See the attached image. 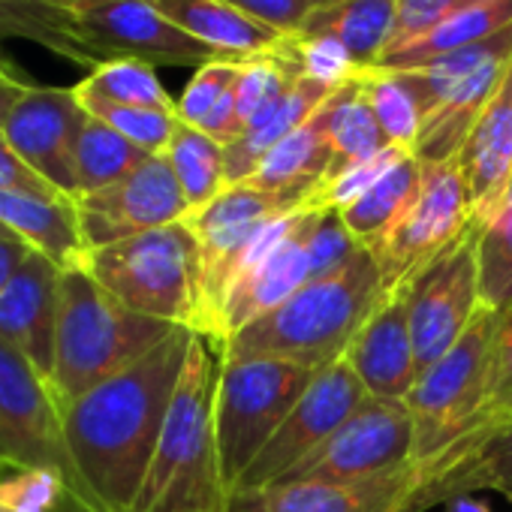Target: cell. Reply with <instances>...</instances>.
<instances>
[{
  "label": "cell",
  "instance_id": "52",
  "mask_svg": "<svg viewBox=\"0 0 512 512\" xmlns=\"http://www.w3.org/2000/svg\"><path fill=\"white\" fill-rule=\"evenodd\" d=\"M67 512H100L97 506H91V503H76L73 509H67Z\"/></svg>",
  "mask_w": 512,
  "mask_h": 512
},
{
  "label": "cell",
  "instance_id": "49",
  "mask_svg": "<svg viewBox=\"0 0 512 512\" xmlns=\"http://www.w3.org/2000/svg\"><path fill=\"white\" fill-rule=\"evenodd\" d=\"M49 4L58 10H67V13H85V10H94L103 4H115V0H49Z\"/></svg>",
  "mask_w": 512,
  "mask_h": 512
},
{
  "label": "cell",
  "instance_id": "37",
  "mask_svg": "<svg viewBox=\"0 0 512 512\" xmlns=\"http://www.w3.org/2000/svg\"><path fill=\"white\" fill-rule=\"evenodd\" d=\"M284 52L290 55V61L296 64L299 76L320 82L332 91H338L341 85H347L350 79H356V73L362 70L353 55L344 49L341 40L329 37V34H287L284 37Z\"/></svg>",
  "mask_w": 512,
  "mask_h": 512
},
{
  "label": "cell",
  "instance_id": "24",
  "mask_svg": "<svg viewBox=\"0 0 512 512\" xmlns=\"http://www.w3.org/2000/svg\"><path fill=\"white\" fill-rule=\"evenodd\" d=\"M332 166H335L332 142L326 136V124L317 109L311 121H305L296 133L278 142L241 184L284 196L305 208L308 196L329 178Z\"/></svg>",
  "mask_w": 512,
  "mask_h": 512
},
{
  "label": "cell",
  "instance_id": "6",
  "mask_svg": "<svg viewBox=\"0 0 512 512\" xmlns=\"http://www.w3.org/2000/svg\"><path fill=\"white\" fill-rule=\"evenodd\" d=\"M314 377L317 371L305 365L269 356L217 359L214 446L220 479L229 494L314 383Z\"/></svg>",
  "mask_w": 512,
  "mask_h": 512
},
{
  "label": "cell",
  "instance_id": "53",
  "mask_svg": "<svg viewBox=\"0 0 512 512\" xmlns=\"http://www.w3.org/2000/svg\"><path fill=\"white\" fill-rule=\"evenodd\" d=\"M320 4H329V0H314V7H320Z\"/></svg>",
  "mask_w": 512,
  "mask_h": 512
},
{
  "label": "cell",
  "instance_id": "39",
  "mask_svg": "<svg viewBox=\"0 0 512 512\" xmlns=\"http://www.w3.org/2000/svg\"><path fill=\"white\" fill-rule=\"evenodd\" d=\"M238 70H241V61H235V58H220L214 64L199 67L193 73V79L187 82L184 94L175 100L178 121L199 130L214 115V109L235 91Z\"/></svg>",
  "mask_w": 512,
  "mask_h": 512
},
{
  "label": "cell",
  "instance_id": "50",
  "mask_svg": "<svg viewBox=\"0 0 512 512\" xmlns=\"http://www.w3.org/2000/svg\"><path fill=\"white\" fill-rule=\"evenodd\" d=\"M488 226H512V187H509V193H506V199H503L497 217H494ZM488 226H485V229H488Z\"/></svg>",
  "mask_w": 512,
  "mask_h": 512
},
{
  "label": "cell",
  "instance_id": "30",
  "mask_svg": "<svg viewBox=\"0 0 512 512\" xmlns=\"http://www.w3.org/2000/svg\"><path fill=\"white\" fill-rule=\"evenodd\" d=\"M356 85H359L362 97L368 100L386 142L413 154L425 112H422V100H419L410 76L404 70L365 67L356 73Z\"/></svg>",
  "mask_w": 512,
  "mask_h": 512
},
{
  "label": "cell",
  "instance_id": "27",
  "mask_svg": "<svg viewBox=\"0 0 512 512\" xmlns=\"http://www.w3.org/2000/svg\"><path fill=\"white\" fill-rule=\"evenodd\" d=\"M398 19V0H329L308 13L302 34H329L365 70L386 55Z\"/></svg>",
  "mask_w": 512,
  "mask_h": 512
},
{
  "label": "cell",
  "instance_id": "17",
  "mask_svg": "<svg viewBox=\"0 0 512 512\" xmlns=\"http://www.w3.org/2000/svg\"><path fill=\"white\" fill-rule=\"evenodd\" d=\"M88 121L73 88H40L13 106L0 133L7 136L13 151L61 196L76 199V139Z\"/></svg>",
  "mask_w": 512,
  "mask_h": 512
},
{
  "label": "cell",
  "instance_id": "3",
  "mask_svg": "<svg viewBox=\"0 0 512 512\" xmlns=\"http://www.w3.org/2000/svg\"><path fill=\"white\" fill-rule=\"evenodd\" d=\"M217 356L193 335L148 476L130 512H229L214 446Z\"/></svg>",
  "mask_w": 512,
  "mask_h": 512
},
{
  "label": "cell",
  "instance_id": "13",
  "mask_svg": "<svg viewBox=\"0 0 512 512\" xmlns=\"http://www.w3.org/2000/svg\"><path fill=\"white\" fill-rule=\"evenodd\" d=\"M365 398H368L365 386L344 362L317 371L314 383L296 401V407L272 434V440L263 446V452L244 470L232 494L260 491L275 482H284L362 407Z\"/></svg>",
  "mask_w": 512,
  "mask_h": 512
},
{
  "label": "cell",
  "instance_id": "14",
  "mask_svg": "<svg viewBox=\"0 0 512 512\" xmlns=\"http://www.w3.org/2000/svg\"><path fill=\"white\" fill-rule=\"evenodd\" d=\"M0 461L58 470L85 494L64 443L61 407L49 383L7 341H0Z\"/></svg>",
  "mask_w": 512,
  "mask_h": 512
},
{
  "label": "cell",
  "instance_id": "20",
  "mask_svg": "<svg viewBox=\"0 0 512 512\" xmlns=\"http://www.w3.org/2000/svg\"><path fill=\"white\" fill-rule=\"evenodd\" d=\"M61 272L43 253L31 250L22 269L0 293V341L16 347L52 389L55 335L61 311Z\"/></svg>",
  "mask_w": 512,
  "mask_h": 512
},
{
  "label": "cell",
  "instance_id": "22",
  "mask_svg": "<svg viewBox=\"0 0 512 512\" xmlns=\"http://www.w3.org/2000/svg\"><path fill=\"white\" fill-rule=\"evenodd\" d=\"M455 163L467 187L473 223L485 229L512 187V67L476 118Z\"/></svg>",
  "mask_w": 512,
  "mask_h": 512
},
{
  "label": "cell",
  "instance_id": "25",
  "mask_svg": "<svg viewBox=\"0 0 512 512\" xmlns=\"http://www.w3.org/2000/svg\"><path fill=\"white\" fill-rule=\"evenodd\" d=\"M175 28L214 49L223 58H253L281 46L284 34L253 22L250 16L232 10L223 0H148Z\"/></svg>",
  "mask_w": 512,
  "mask_h": 512
},
{
  "label": "cell",
  "instance_id": "4",
  "mask_svg": "<svg viewBox=\"0 0 512 512\" xmlns=\"http://www.w3.org/2000/svg\"><path fill=\"white\" fill-rule=\"evenodd\" d=\"M178 326L142 317L106 293L82 266L61 272L52 395L58 407L79 401L100 383L148 356Z\"/></svg>",
  "mask_w": 512,
  "mask_h": 512
},
{
  "label": "cell",
  "instance_id": "1",
  "mask_svg": "<svg viewBox=\"0 0 512 512\" xmlns=\"http://www.w3.org/2000/svg\"><path fill=\"white\" fill-rule=\"evenodd\" d=\"M178 326L148 356L61 410L73 470L100 512H130L157 452L187 350Z\"/></svg>",
  "mask_w": 512,
  "mask_h": 512
},
{
  "label": "cell",
  "instance_id": "21",
  "mask_svg": "<svg viewBox=\"0 0 512 512\" xmlns=\"http://www.w3.org/2000/svg\"><path fill=\"white\" fill-rule=\"evenodd\" d=\"M371 398L407 401L416 377V347L407 320V290L383 293L365 326L350 341L341 359Z\"/></svg>",
  "mask_w": 512,
  "mask_h": 512
},
{
  "label": "cell",
  "instance_id": "32",
  "mask_svg": "<svg viewBox=\"0 0 512 512\" xmlns=\"http://www.w3.org/2000/svg\"><path fill=\"white\" fill-rule=\"evenodd\" d=\"M163 154L181 184V193H184L190 211L208 205L214 196H220L229 187L223 145L217 139H211L208 133H202L190 124H178V130Z\"/></svg>",
  "mask_w": 512,
  "mask_h": 512
},
{
  "label": "cell",
  "instance_id": "16",
  "mask_svg": "<svg viewBox=\"0 0 512 512\" xmlns=\"http://www.w3.org/2000/svg\"><path fill=\"white\" fill-rule=\"evenodd\" d=\"M73 205L85 253L178 223L190 211L166 154H151L127 178L115 181L112 187L76 196Z\"/></svg>",
  "mask_w": 512,
  "mask_h": 512
},
{
  "label": "cell",
  "instance_id": "19",
  "mask_svg": "<svg viewBox=\"0 0 512 512\" xmlns=\"http://www.w3.org/2000/svg\"><path fill=\"white\" fill-rule=\"evenodd\" d=\"M419 470L416 461L356 482H278L229 494V512H404Z\"/></svg>",
  "mask_w": 512,
  "mask_h": 512
},
{
  "label": "cell",
  "instance_id": "51",
  "mask_svg": "<svg viewBox=\"0 0 512 512\" xmlns=\"http://www.w3.org/2000/svg\"><path fill=\"white\" fill-rule=\"evenodd\" d=\"M0 73H16L13 64H10V58H7L4 52H0Z\"/></svg>",
  "mask_w": 512,
  "mask_h": 512
},
{
  "label": "cell",
  "instance_id": "47",
  "mask_svg": "<svg viewBox=\"0 0 512 512\" xmlns=\"http://www.w3.org/2000/svg\"><path fill=\"white\" fill-rule=\"evenodd\" d=\"M31 91V82H25L19 73H0V127H4L7 115L13 112V106Z\"/></svg>",
  "mask_w": 512,
  "mask_h": 512
},
{
  "label": "cell",
  "instance_id": "36",
  "mask_svg": "<svg viewBox=\"0 0 512 512\" xmlns=\"http://www.w3.org/2000/svg\"><path fill=\"white\" fill-rule=\"evenodd\" d=\"M79 103L91 118L109 124L115 133H121L127 142H133L145 154H163L169 148L178 124H181L178 112L145 109V106H121V103L94 100V97H79Z\"/></svg>",
  "mask_w": 512,
  "mask_h": 512
},
{
  "label": "cell",
  "instance_id": "43",
  "mask_svg": "<svg viewBox=\"0 0 512 512\" xmlns=\"http://www.w3.org/2000/svg\"><path fill=\"white\" fill-rule=\"evenodd\" d=\"M464 4H467V0H398L395 34H392V43H389L386 55L404 49L413 40H419L422 34H428L437 22H443L449 13H455Z\"/></svg>",
  "mask_w": 512,
  "mask_h": 512
},
{
  "label": "cell",
  "instance_id": "23",
  "mask_svg": "<svg viewBox=\"0 0 512 512\" xmlns=\"http://www.w3.org/2000/svg\"><path fill=\"white\" fill-rule=\"evenodd\" d=\"M0 226L19 235L31 250L43 253L64 272L82 266L85 241L79 232L76 205L67 196L0 190Z\"/></svg>",
  "mask_w": 512,
  "mask_h": 512
},
{
  "label": "cell",
  "instance_id": "38",
  "mask_svg": "<svg viewBox=\"0 0 512 512\" xmlns=\"http://www.w3.org/2000/svg\"><path fill=\"white\" fill-rule=\"evenodd\" d=\"M410 151H401L395 145L383 148L380 154L368 157V160H359V163H350L338 172H332L305 202V208L311 211H335L341 214L344 208H350L356 199H362L401 157H407Z\"/></svg>",
  "mask_w": 512,
  "mask_h": 512
},
{
  "label": "cell",
  "instance_id": "26",
  "mask_svg": "<svg viewBox=\"0 0 512 512\" xmlns=\"http://www.w3.org/2000/svg\"><path fill=\"white\" fill-rule=\"evenodd\" d=\"M335 91L311 82L305 76H299L290 91L256 121H250L244 127V133L223 148L226 154V184H241L250 178V172L260 166V160L278 145L284 142L290 133H296L305 121L314 118V112L332 97Z\"/></svg>",
  "mask_w": 512,
  "mask_h": 512
},
{
  "label": "cell",
  "instance_id": "35",
  "mask_svg": "<svg viewBox=\"0 0 512 512\" xmlns=\"http://www.w3.org/2000/svg\"><path fill=\"white\" fill-rule=\"evenodd\" d=\"M296 79H299V70L284 52V40L272 52L244 58L238 70V82H235V103H238L241 127H247L263 112H269L290 91Z\"/></svg>",
  "mask_w": 512,
  "mask_h": 512
},
{
  "label": "cell",
  "instance_id": "46",
  "mask_svg": "<svg viewBox=\"0 0 512 512\" xmlns=\"http://www.w3.org/2000/svg\"><path fill=\"white\" fill-rule=\"evenodd\" d=\"M28 253H31V247L19 235H13L10 229L0 226V293L7 290L13 275L22 269V263L28 260Z\"/></svg>",
  "mask_w": 512,
  "mask_h": 512
},
{
  "label": "cell",
  "instance_id": "5",
  "mask_svg": "<svg viewBox=\"0 0 512 512\" xmlns=\"http://www.w3.org/2000/svg\"><path fill=\"white\" fill-rule=\"evenodd\" d=\"M82 269L130 311L193 332L199 311V256L184 220L88 250Z\"/></svg>",
  "mask_w": 512,
  "mask_h": 512
},
{
  "label": "cell",
  "instance_id": "7",
  "mask_svg": "<svg viewBox=\"0 0 512 512\" xmlns=\"http://www.w3.org/2000/svg\"><path fill=\"white\" fill-rule=\"evenodd\" d=\"M49 52L97 67L106 61H145L151 67H205L220 61L214 49L202 46L175 28L148 0H115L85 13H67L58 22Z\"/></svg>",
  "mask_w": 512,
  "mask_h": 512
},
{
  "label": "cell",
  "instance_id": "29",
  "mask_svg": "<svg viewBox=\"0 0 512 512\" xmlns=\"http://www.w3.org/2000/svg\"><path fill=\"white\" fill-rule=\"evenodd\" d=\"M422 184V163L416 154L401 157L362 199L341 211V220L353 241L371 250L410 208Z\"/></svg>",
  "mask_w": 512,
  "mask_h": 512
},
{
  "label": "cell",
  "instance_id": "2",
  "mask_svg": "<svg viewBox=\"0 0 512 512\" xmlns=\"http://www.w3.org/2000/svg\"><path fill=\"white\" fill-rule=\"evenodd\" d=\"M383 293V275L374 256L359 247L341 269L305 284L284 305L235 332L214 356H269L323 371L344 359Z\"/></svg>",
  "mask_w": 512,
  "mask_h": 512
},
{
  "label": "cell",
  "instance_id": "40",
  "mask_svg": "<svg viewBox=\"0 0 512 512\" xmlns=\"http://www.w3.org/2000/svg\"><path fill=\"white\" fill-rule=\"evenodd\" d=\"M479 302L491 311L512 308V226H488L479 235Z\"/></svg>",
  "mask_w": 512,
  "mask_h": 512
},
{
  "label": "cell",
  "instance_id": "41",
  "mask_svg": "<svg viewBox=\"0 0 512 512\" xmlns=\"http://www.w3.org/2000/svg\"><path fill=\"white\" fill-rule=\"evenodd\" d=\"M512 419V308L500 311L494 353H491V377L482 413L473 425H500ZM470 425V428H473Z\"/></svg>",
  "mask_w": 512,
  "mask_h": 512
},
{
  "label": "cell",
  "instance_id": "45",
  "mask_svg": "<svg viewBox=\"0 0 512 512\" xmlns=\"http://www.w3.org/2000/svg\"><path fill=\"white\" fill-rule=\"evenodd\" d=\"M0 190H25V193H40V196H61L52 190L7 142V136L0 133Z\"/></svg>",
  "mask_w": 512,
  "mask_h": 512
},
{
  "label": "cell",
  "instance_id": "10",
  "mask_svg": "<svg viewBox=\"0 0 512 512\" xmlns=\"http://www.w3.org/2000/svg\"><path fill=\"white\" fill-rule=\"evenodd\" d=\"M293 208L302 205L250 184H229L208 205L187 211L184 226L193 232L199 256V311L193 332L205 338L211 350L220 344V311L241 250L263 223Z\"/></svg>",
  "mask_w": 512,
  "mask_h": 512
},
{
  "label": "cell",
  "instance_id": "8",
  "mask_svg": "<svg viewBox=\"0 0 512 512\" xmlns=\"http://www.w3.org/2000/svg\"><path fill=\"white\" fill-rule=\"evenodd\" d=\"M500 311L479 308L464 335L419 371L407 407L413 416V461H425L467 431L485 404Z\"/></svg>",
  "mask_w": 512,
  "mask_h": 512
},
{
  "label": "cell",
  "instance_id": "42",
  "mask_svg": "<svg viewBox=\"0 0 512 512\" xmlns=\"http://www.w3.org/2000/svg\"><path fill=\"white\" fill-rule=\"evenodd\" d=\"M61 10L49 0H0V40L19 37L49 46Z\"/></svg>",
  "mask_w": 512,
  "mask_h": 512
},
{
  "label": "cell",
  "instance_id": "31",
  "mask_svg": "<svg viewBox=\"0 0 512 512\" xmlns=\"http://www.w3.org/2000/svg\"><path fill=\"white\" fill-rule=\"evenodd\" d=\"M320 118L326 124V136L332 142V154H335V166L332 172L368 160L374 154H380L383 148H389L368 100L362 97L356 79H350L347 85H341L323 106H320ZM329 172V175H332Z\"/></svg>",
  "mask_w": 512,
  "mask_h": 512
},
{
  "label": "cell",
  "instance_id": "34",
  "mask_svg": "<svg viewBox=\"0 0 512 512\" xmlns=\"http://www.w3.org/2000/svg\"><path fill=\"white\" fill-rule=\"evenodd\" d=\"M79 97L109 100L121 106H145V109H163L175 112V100L157 79V70L145 61H106L97 64L79 85H73Z\"/></svg>",
  "mask_w": 512,
  "mask_h": 512
},
{
  "label": "cell",
  "instance_id": "28",
  "mask_svg": "<svg viewBox=\"0 0 512 512\" xmlns=\"http://www.w3.org/2000/svg\"><path fill=\"white\" fill-rule=\"evenodd\" d=\"M512 25V0H467L464 7L449 13L443 22H437L428 34L407 43L398 52H389L374 67L389 70H419L431 64L434 58H443L449 52H458L464 46H473L479 40L494 37L497 31Z\"/></svg>",
  "mask_w": 512,
  "mask_h": 512
},
{
  "label": "cell",
  "instance_id": "15",
  "mask_svg": "<svg viewBox=\"0 0 512 512\" xmlns=\"http://www.w3.org/2000/svg\"><path fill=\"white\" fill-rule=\"evenodd\" d=\"M413 461V416L407 401L365 398L362 407L284 482H356ZM278 485V482H275Z\"/></svg>",
  "mask_w": 512,
  "mask_h": 512
},
{
  "label": "cell",
  "instance_id": "11",
  "mask_svg": "<svg viewBox=\"0 0 512 512\" xmlns=\"http://www.w3.org/2000/svg\"><path fill=\"white\" fill-rule=\"evenodd\" d=\"M470 223L473 214L458 163H422V184L416 199L404 217L368 250L383 275V290H407V284L434 256L458 241Z\"/></svg>",
  "mask_w": 512,
  "mask_h": 512
},
{
  "label": "cell",
  "instance_id": "9",
  "mask_svg": "<svg viewBox=\"0 0 512 512\" xmlns=\"http://www.w3.org/2000/svg\"><path fill=\"white\" fill-rule=\"evenodd\" d=\"M323 214L326 211L293 208L256 229V235L238 256L223 299L217 350L235 332L284 305L305 284L317 281L311 263V235Z\"/></svg>",
  "mask_w": 512,
  "mask_h": 512
},
{
  "label": "cell",
  "instance_id": "48",
  "mask_svg": "<svg viewBox=\"0 0 512 512\" xmlns=\"http://www.w3.org/2000/svg\"><path fill=\"white\" fill-rule=\"evenodd\" d=\"M443 512H491V506L485 500H476L470 494H461V497H452L443 503Z\"/></svg>",
  "mask_w": 512,
  "mask_h": 512
},
{
  "label": "cell",
  "instance_id": "44",
  "mask_svg": "<svg viewBox=\"0 0 512 512\" xmlns=\"http://www.w3.org/2000/svg\"><path fill=\"white\" fill-rule=\"evenodd\" d=\"M223 4L284 37L296 34L314 10V0H223Z\"/></svg>",
  "mask_w": 512,
  "mask_h": 512
},
{
  "label": "cell",
  "instance_id": "12",
  "mask_svg": "<svg viewBox=\"0 0 512 512\" xmlns=\"http://www.w3.org/2000/svg\"><path fill=\"white\" fill-rule=\"evenodd\" d=\"M479 235L476 223L407 284V320L419 371L437 362L479 314Z\"/></svg>",
  "mask_w": 512,
  "mask_h": 512
},
{
  "label": "cell",
  "instance_id": "18",
  "mask_svg": "<svg viewBox=\"0 0 512 512\" xmlns=\"http://www.w3.org/2000/svg\"><path fill=\"white\" fill-rule=\"evenodd\" d=\"M416 470L404 512H425L470 491H497L512 503V419L461 431L446 449L416 461Z\"/></svg>",
  "mask_w": 512,
  "mask_h": 512
},
{
  "label": "cell",
  "instance_id": "33",
  "mask_svg": "<svg viewBox=\"0 0 512 512\" xmlns=\"http://www.w3.org/2000/svg\"><path fill=\"white\" fill-rule=\"evenodd\" d=\"M151 154L127 142L121 133H115L109 124L88 115L73 154L76 169V196L112 187L115 181L127 178L139 163H145Z\"/></svg>",
  "mask_w": 512,
  "mask_h": 512
}]
</instances>
